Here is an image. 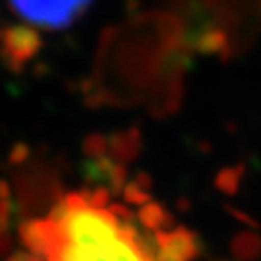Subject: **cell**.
Returning <instances> with one entry per match:
<instances>
[{
    "label": "cell",
    "instance_id": "1",
    "mask_svg": "<svg viewBox=\"0 0 261 261\" xmlns=\"http://www.w3.org/2000/svg\"><path fill=\"white\" fill-rule=\"evenodd\" d=\"M149 199L138 182L120 178L70 190L21 224L19 240L25 252L47 261H159L168 228L147 223Z\"/></svg>",
    "mask_w": 261,
    "mask_h": 261
},
{
    "label": "cell",
    "instance_id": "2",
    "mask_svg": "<svg viewBox=\"0 0 261 261\" xmlns=\"http://www.w3.org/2000/svg\"><path fill=\"white\" fill-rule=\"evenodd\" d=\"M8 6L25 25L58 31L84 18L91 0H8Z\"/></svg>",
    "mask_w": 261,
    "mask_h": 261
},
{
    "label": "cell",
    "instance_id": "3",
    "mask_svg": "<svg viewBox=\"0 0 261 261\" xmlns=\"http://www.w3.org/2000/svg\"><path fill=\"white\" fill-rule=\"evenodd\" d=\"M236 259L240 261H255L261 255V242L253 236H240L232 248Z\"/></svg>",
    "mask_w": 261,
    "mask_h": 261
}]
</instances>
